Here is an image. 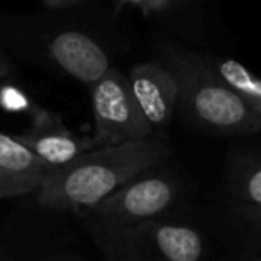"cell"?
Listing matches in <instances>:
<instances>
[{"mask_svg": "<svg viewBox=\"0 0 261 261\" xmlns=\"http://www.w3.org/2000/svg\"><path fill=\"white\" fill-rule=\"evenodd\" d=\"M168 158V143L152 136L93 147L70 163L50 168L34 190V200L38 206L77 215L100 202L140 172L165 163Z\"/></svg>", "mask_w": 261, "mask_h": 261, "instance_id": "cell-1", "label": "cell"}, {"mask_svg": "<svg viewBox=\"0 0 261 261\" xmlns=\"http://www.w3.org/2000/svg\"><path fill=\"white\" fill-rule=\"evenodd\" d=\"M161 63L174 73L177 108L193 127L222 136H249L261 130V118L218 77L206 54L167 47Z\"/></svg>", "mask_w": 261, "mask_h": 261, "instance_id": "cell-2", "label": "cell"}, {"mask_svg": "<svg viewBox=\"0 0 261 261\" xmlns=\"http://www.w3.org/2000/svg\"><path fill=\"white\" fill-rule=\"evenodd\" d=\"M0 38L31 63L91 86L111 66L93 34L47 16H13L0 22Z\"/></svg>", "mask_w": 261, "mask_h": 261, "instance_id": "cell-3", "label": "cell"}, {"mask_svg": "<svg viewBox=\"0 0 261 261\" xmlns=\"http://www.w3.org/2000/svg\"><path fill=\"white\" fill-rule=\"evenodd\" d=\"M83 222L102 256L111 261H200L207 254L200 229L168 217L135 224Z\"/></svg>", "mask_w": 261, "mask_h": 261, "instance_id": "cell-4", "label": "cell"}, {"mask_svg": "<svg viewBox=\"0 0 261 261\" xmlns=\"http://www.w3.org/2000/svg\"><path fill=\"white\" fill-rule=\"evenodd\" d=\"M161 165L140 172L100 202L77 213V217L111 224H135L170 217L181 207L185 185L177 174Z\"/></svg>", "mask_w": 261, "mask_h": 261, "instance_id": "cell-5", "label": "cell"}, {"mask_svg": "<svg viewBox=\"0 0 261 261\" xmlns=\"http://www.w3.org/2000/svg\"><path fill=\"white\" fill-rule=\"evenodd\" d=\"M90 88L97 147L133 142L152 136L154 129L143 116L130 91L127 73L109 66Z\"/></svg>", "mask_w": 261, "mask_h": 261, "instance_id": "cell-6", "label": "cell"}, {"mask_svg": "<svg viewBox=\"0 0 261 261\" xmlns=\"http://www.w3.org/2000/svg\"><path fill=\"white\" fill-rule=\"evenodd\" d=\"M66 240L68 236L61 222L34 211L15 213L0 229V259H86Z\"/></svg>", "mask_w": 261, "mask_h": 261, "instance_id": "cell-7", "label": "cell"}, {"mask_svg": "<svg viewBox=\"0 0 261 261\" xmlns=\"http://www.w3.org/2000/svg\"><path fill=\"white\" fill-rule=\"evenodd\" d=\"M15 136L50 168L70 163L83 152L97 147L93 138L79 136L58 115L40 106L31 115L29 129Z\"/></svg>", "mask_w": 261, "mask_h": 261, "instance_id": "cell-8", "label": "cell"}, {"mask_svg": "<svg viewBox=\"0 0 261 261\" xmlns=\"http://www.w3.org/2000/svg\"><path fill=\"white\" fill-rule=\"evenodd\" d=\"M130 91L154 130L170 123L177 109L179 88L172 70L161 61H143L127 73Z\"/></svg>", "mask_w": 261, "mask_h": 261, "instance_id": "cell-9", "label": "cell"}, {"mask_svg": "<svg viewBox=\"0 0 261 261\" xmlns=\"http://www.w3.org/2000/svg\"><path fill=\"white\" fill-rule=\"evenodd\" d=\"M224 188L234 204H261V150H240L229 158Z\"/></svg>", "mask_w": 261, "mask_h": 261, "instance_id": "cell-10", "label": "cell"}, {"mask_svg": "<svg viewBox=\"0 0 261 261\" xmlns=\"http://www.w3.org/2000/svg\"><path fill=\"white\" fill-rule=\"evenodd\" d=\"M229 238L238 259L261 261V204H234L229 218Z\"/></svg>", "mask_w": 261, "mask_h": 261, "instance_id": "cell-11", "label": "cell"}, {"mask_svg": "<svg viewBox=\"0 0 261 261\" xmlns=\"http://www.w3.org/2000/svg\"><path fill=\"white\" fill-rule=\"evenodd\" d=\"M206 58L218 77L261 118V77L232 58L210 54H206Z\"/></svg>", "mask_w": 261, "mask_h": 261, "instance_id": "cell-12", "label": "cell"}, {"mask_svg": "<svg viewBox=\"0 0 261 261\" xmlns=\"http://www.w3.org/2000/svg\"><path fill=\"white\" fill-rule=\"evenodd\" d=\"M0 168L40 181L50 170V167L40 160L25 143L20 142L15 135L9 136L6 133H0Z\"/></svg>", "mask_w": 261, "mask_h": 261, "instance_id": "cell-13", "label": "cell"}, {"mask_svg": "<svg viewBox=\"0 0 261 261\" xmlns=\"http://www.w3.org/2000/svg\"><path fill=\"white\" fill-rule=\"evenodd\" d=\"M38 106L20 86L4 79L0 83V109L15 115H33Z\"/></svg>", "mask_w": 261, "mask_h": 261, "instance_id": "cell-14", "label": "cell"}, {"mask_svg": "<svg viewBox=\"0 0 261 261\" xmlns=\"http://www.w3.org/2000/svg\"><path fill=\"white\" fill-rule=\"evenodd\" d=\"M40 179L18 175L0 168V200L2 199H15L34 193V190L40 186Z\"/></svg>", "mask_w": 261, "mask_h": 261, "instance_id": "cell-15", "label": "cell"}, {"mask_svg": "<svg viewBox=\"0 0 261 261\" xmlns=\"http://www.w3.org/2000/svg\"><path fill=\"white\" fill-rule=\"evenodd\" d=\"M175 2H177V0H118L120 8L130 6V8L140 9L145 16H154V15H161V13H167L170 8H174Z\"/></svg>", "mask_w": 261, "mask_h": 261, "instance_id": "cell-16", "label": "cell"}, {"mask_svg": "<svg viewBox=\"0 0 261 261\" xmlns=\"http://www.w3.org/2000/svg\"><path fill=\"white\" fill-rule=\"evenodd\" d=\"M43 6L50 11H66V9L77 8L84 0H41Z\"/></svg>", "mask_w": 261, "mask_h": 261, "instance_id": "cell-17", "label": "cell"}, {"mask_svg": "<svg viewBox=\"0 0 261 261\" xmlns=\"http://www.w3.org/2000/svg\"><path fill=\"white\" fill-rule=\"evenodd\" d=\"M13 72H15L13 65L9 63V59L6 58L4 52L0 50V83H2L4 79H11V77H13Z\"/></svg>", "mask_w": 261, "mask_h": 261, "instance_id": "cell-18", "label": "cell"}]
</instances>
